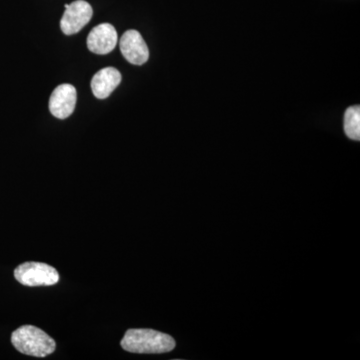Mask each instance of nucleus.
<instances>
[{"label": "nucleus", "instance_id": "f257e3e1", "mask_svg": "<svg viewBox=\"0 0 360 360\" xmlns=\"http://www.w3.org/2000/svg\"><path fill=\"white\" fill-rule=\"evenodd\" d=\"M120 345L131 354H160L172 352L175 340L172 336L153 329H129Z\"/></svg>", "mask_w": 360, "mask_h": 360}, {"label": "nucleus", "instance_id": "f03ea898", "mask_svg": "<svg viewBox=\"0 0 360 360\" xmlns=\"http://www.w3.org/2000/svg\"><path fill=\"white\" fill-rule=\"evenodd\" d=\"M11 343L18 352L34 357L49 356L56 348L53 338L33 326H23L14 330Z\"/></svg>", "mask_w": 360, "mask_h": 360}, {"label": "nucleus", "instance_id": "7ed1b4c3", "mask_svg": "<svg viewBox=\"0 0 360 360\" xmlns=\"http://www.w3.org/2000/svg\"><path fill=\"white\" fill-rule=\"evenodd\" d=\"M14 277L22 285L30 288L54 285L60 279L58 270L54 267L35 262L18 265L14 270Z\"/></svg>", "mask_w": 360, "mask_h": 360}, {"label": "nucleus", "instance_id": "20e7f679", "mask_svg": "<svg viewBox=\"0 0 360 360\" xmlns=\"http://www.w3.org/2000/svg\"><path fill=\"white\" fill-rule=\"evenodd\" d=\"M65 11L60 20V27L66 35L79 32L92 18V7L84 0H77L65 4Z\"/></svg>", "mask_w": 360, "mask_h": 360}, {"label": "nucleus", "instance_id": "39448f33", "mask_svg": "<svg viewBox=\"0 0 360 360\" xmlns=\"http://www.w3.org/2000/svg\"><path fill=\"white\" fill-rule=\"evenodd\" d=\"M77 97V89L73 85H59L53 90L49 98V110L51 115L59 120L70 117L75 111Z\"/></svg>", "mask_w": 360, "mask_h": 360}, {"label": "nucleus", "instance_id": "423d86ee", "mask_svg": "<svg viewBox=\"0 0 360 360\" xmlns=\"http://www.w3.org/2000/svg\"><path fill=\"white\" fill-rule=\"evenodd\" d=\"M120 51L129 63L142 65L148 60L149 51L141 33L136 30H127L120 39Z\"/></svg>", "mask_w": 360, "mask_h": 360}, {"label": "nucleus", "instance_id": "0eeeda50", "mask_svg": "<svg viewBox=\"0 0 360 360\" xmlns=\"http://www.w3.org/2000/svg\"><path fill=\"white\" fill-rule=\"evenodd\" d=\"M117 32L115 26L110 23H103L96 26L87 37V47L96 54H108L115 49L117 44Z\"/></svg>", "mask_w": 360, "mask_h": 360}, {"label": "nucleus", "instance_id": "6e6552de", "mask_svg": "<svg viewBox=\"0 0 360 360\" xmlns=\"http://www.w3.org/2000/svg\"><path fill=\"white\" fill-rule=\"evenodd\" d=\"M122 82V75L115 68H106L94 75L91 80L94 96L98 99H105L115 91Z\"/></svg>", "mask_w": 360, "mask_h": 360}, {"label": "nucleus", "instance_id": "1a4fd4ad", "mask_svg": "<svg viewBox=\"0 0 360 360\" xmlns=\"http://www.w3.org/2000/svg\"><path fill=\"white\" fill-rule=\"evenodd\" d=\"M345 131L348 139L359 141L360 139V108L354 105L345 113Z\"/></svg>", "mask_w": 360, "mask_h": 360}]
</instances>
